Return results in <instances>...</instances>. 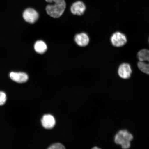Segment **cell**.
<instances>
[{
    "instance_id": "1",
    "label": "cell",
    "mask_w": 149,
    "mask_h": 149,
    "mask_svg": "<svg viewBox=\"0 0 149 149\" xmlns=\"http://www.w3.org/2000/svg\"><path fill=\"white\" fill-rule=\"evenodd\" d=\"M53 3L47 6L46 10L48 15L54 18H58L64 13L66 7L65 0H45Z\"/></svg>"
},
{
    "instance_id": "2",
    "label": "cell",
    "mask_w": 149,
    "mask_h": 149,
    "mask_svg": "<svg viewBox=\"0 0 149 149\" xmlns=\"http://www.w3.org/2000/svg\"><path fill=\"white\" fill-rule=\"evenodd\" d=\"M133 139L132 134L125 130H120L115 135L114 141L117 145H120L123 149H128L130 146V141Z\"/></svg>"
},
{
    "instance_id": "3",
    "label": "cell",
    "mask_w": 149,
    "mask_h": 149,
    "mask_svg": "<svg viewBox=\"0 0 149 149\" xmlns=\"http://www.w3.org/2000/svg\"><path fill=\"white\" fill-rule=\"evenodd\" d=\"M139 61L138 67L141 72L149 74V50L144 49L139 52L137 55Z\"/></svg>"
},
{
    "instance_id": "4",
    "label": "cell",
    "mask_w": 149,
    "mask_h": 149,
    "mask_svg": "<svg viewBox=\"0 0 149 149\" xmlns=\"http://www.w3.org/2000/svg\"><path fill=\"white\" fill-rule=\"evenodd\" d=\"M112 44L116 47L123 46L127 42V39L125 35L120 32L113 33L111 38Z\"/></svg>"
},
{
    "instance_id": "5",
    "label": "cell",
    "mask_w": 149,
    "mask_h": 149,
    "mask_svg": "<svg viewBox=\"0 0 149 149\" xmlns=\"http://www.w3.org/2000/svg\"><path fill=\"white\" fill-rule=\"evenodd\" d=\"M23 17L24 20L28 23L33 24L38 19L39 14L35 9L29 8L26 9L24 12Z\"/></svg>"
},
{
    "instance_id": "6",
    "label": "cell",
    "mask_w": 149,
    "mask_h": 149,
    "mask_svg": "<svg viewBox=\"0 0 149 149\" xmlns=\"http://www.w3.org/2000/svg\"><path fill=\"white\" fill-rule=\"evenodd\" d=\"M132 72L131 66L128 63H124L121 64L118 69V75L123 79H129L131 76Z\"/></svg>"
},
{
    "instance_id": "7",
    "label": "cell",
    "mask_w": 149,
    "mask_h": 149,
    "mask_svg": "<svg viewBox=\"0 0 149 149\" xmlns=\"http://www.w3.org/2000/svg\"><path fill=\"white\" fill-rule=\"evenodd\" d=\"M9 76L13 81L19 83H25L29 79L27 74L25 72H12Z\"/></svg>"
},
{
    "instance_id": "8",
    "label": "cell",
    "mask_w": 149,
    "mask_h": 149,
    "mask_svg": "<svg viewBox=\"0 0 149 149\" xmlns=\"http://www.w3.org/2000/svg\"><path fill=\"white\" fill-rule=\"evenodd\" d=\"M70 10L72 14L81 15L86 10L85 5L82 2L77 1L72 5Z\"/></svg>"
},
{
    "instance_id": "9",
    "label": "cell",
    "mask_w": 149,
    "mask_h": 149,
    "mask_svg": "<svg viewBox=\"0 0 149 149\" xmlns=\"http://www.w3.org/2000/svg\"><path fill=\"white\" fill-rule=\"evenodd\" d=\"M42 125L46 129H51L55 125V120L52 115L49 114L44 115L42 120Z\"/></svg>"
},
{
    "instance_id": "10",
    "label": "cell",
    "mask_w": 149,
    "mask_h": 149,
    "mask_svg": "<svg viewBox=\"0 0 149 149\" xmlns=\"http://www.w3.org/2000/svg\"><path fill=\"white\" fill-rule=\"evenodd\" d=\"M74 40L78 45L81 47L88 45L89 42L88 36L85 33L76 35L74 38Z\"/></svg>"
},
{
    "instance_id": "11",
    "label": "cell",
    "mask_w": 149,
    "mask_h": 149,
    "mask_svg": "<svg viewBox=\"0 0 149 149\" xmlns=\"http://www.w3.org/2000/svg\"><path fill=\"white\" fill-rule=\"evenodd\" d=\"M47 46L45 42L42 40L37 41L34 45V49L37 53L42 54L47 50Z\"/></svg>"
},
{
    "instance_id": "12",
    "label": "cell",
    "mask_w": 149,
    "mask_h": 149,
    "mask_svg": "<svg viewBox=\"0 0 149 149\" xmlns=\"http://www.w3.org/2000/svg\"><path fill=\"white\" fill-rule=\"evenodd\" d=\"M6 94L4 92L0 91V105H3L6 101Z\"/></svg>"
},
{
    "instance_id": "13",
    "label": "cell",
    "mask_w": 149,
    "mask_h": 149,
    "mask_svg": "<svg viewBox=\"0 0 149 149\" xmlns=\"http://www.w3.org/2000/svg\"><path fill=\"white\" fill-rule=\"evenodd\" d=\"M49 149H65V148L62 144L59 143H56V144L52 145L51 146L48 148Z\"/></svg>"
}]
</instances>
